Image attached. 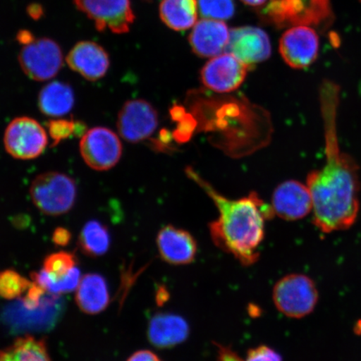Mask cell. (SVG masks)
Returning a JSON list of instances; mask_svg holds the SVG:
<instances>
[{
    "label": "cell",
    "mask_w": 361,
    "mask_h": 361,
    "mask_svg": "<svg viewBox=\"0 0 361 361\" xmlns=\"http://www.w3.org/2000/svg\"><path fill=\"white\" fill-rule=\"evenodd\" d=\"M341 88L326 80L319 88L326 142V164L307 177L312 197L314 224L323 233L348 229L359 214V166L338 144L337 113Z\"/></svg>",
    "instance_id": "cell-1"
},
{
    "label": "cell",
    "mask_w": 361,
    "mask_h": 361,
    "mask_svg": "<svg viewBox=\"0 0 361 361\" xmlns=\"http://www.w3.org/2000/svg\"><path fill=\"white\" fill-rule=\"evenodd\" d=\"M186 173L211 197L219 210V218L209 224L214 245L243 265L256 263L264 238L265 221L274 215L273 207L266 204L255 192L240 200H229L192 169L188 168Z\"/></svg>",
    "instance_id": "cell-2"
},
{
    "label": "cell",
    "mask_w": 361,
    "mask_h": 361,
    "mask_svg": "<svg viewBox=\"0 0 361 361\" xmlns=\"http://www.w3.org/2000/svg\"><path fill=\"white\" fill-rule=\"evenodd\" d=\"M264 17L278 28L312 27L331 24L333 12L331 0H269Z\"/></svg>",
    "instance_id": "cell-3"
},
{
    "label": "cell",
    "mask_w": 361,
    "mask_h": 361,
    "mask_svg": "<svg viewBox=\"0 0 361 361\" xmlns=\"http://www.w3.org/2000/svg\"><path fill=\"white\" fill-rule=\"evenodd\" d=\"M30 193L34 204L42 214L61 216L74 207L78 188L69 176L59 171H47L34 179Z\"/></svg>",
    "instance_id": "cell-4"
},
{
    "label": "cell",
    "mask_w": 361,
    "mask_h": 361,
    "mask_svg": "<svg viewBox=\"0 0 361 361\" xmlns=\"http://www.w3.org/2000/svg\"><path fill=\"white\" fill-rule=\"evenodd\" d=\"M319 292L313 279L302 274L286 275L275 283L273 300L279 312L301 319L313 312Z\"/></svg>",
    "instance_id": "cell-5"
},
{
    "label": "cell",
    "mask_w": 361,
    "mask_h": 361,
    "mask_svg": "<svg viewBox=\"0 0 361 361\" xmlns=\"http://www.w3.org/2000/svg\"><path fill=\"white\" fill-rule=\"evenodd\" d=\"M4 144L8 154L16 159L31 160L42 154L47 147L48 137L37 121L21 116L8 125Z\"/></svg>",
    "instance_id": "cell-6"
},
{
    "label": "cell",
    "mask_w": 361,
    "mask_h": 361,
    "mask_svg": "<svg viewBox=\"0 0 361 361\" xmlns=\"http://www.w3.org/2000/svg\"><path fill=\"white\" fill-rule=\"evenodd\" d=\"M80 152L89 168L99 171H108L118 164L123 155V144L113 130L97 126L82 135Z\"/></svg>",
    "instance_id": "cell-7"
},
{
    "label": "cell",
    "mask_w": 361,
    "mask_h": 361,
    "mask_svg": "<svg viewBox=\"0 0 361 361\" xmlns=\"http://www.w3.org/2000/svg\"><path fill=\"white\" fill-rule=\"evenodd\" d=\"M76 8L94 23L98 31L128 33L135 15L130 0H74Z\"/></svg>",
    "instance_id": "cell-8"
},
{
    "label": "cell",
    "mask_w": 361,
    "mask_h": 361,
    "mask_svg": "<svg viewBox=\"0 0 361 361\" xmlns=\"http://www.w3.org/2000/svg\"><path fill=\"white\" fill-rule=\"evenodd\" d=\"M23 71L31 80L44 81L55 78L63 66L60 45L49 38L35 39L25 45L19 55Z\"/></svg>",
    "instance_id": "cell-9"
},
{
    "label": "cell",
    "mask_w": 361,
    "mask_h": 361,
    "mask_svg": "<svg viewBox=\"0 0 361 361\" xmlns=\"http://www.w3.org/2000/svg\"><path fill=\"white\" fill-rule=\"evenodd\" d=\"M158 113L142 99L126 102L117 117V130L126 142L137 143L150 137L158 126Z\"/></svg>",
    "instance_id": "cell-10"
},
{
    "label": "cell",
    "mask_w": 361,
    "mask_h": 361,
    "mask_svg": "<svg viewBox=\"0 0 361 361\" xmlns=\"http://www.w3.org/2000/svg\"><path fill=\"white\" fill-rule=\"evenodd\" d=\"M250 69L232 54L225 52L206 63L201 71V80L214 92L229 93L241 87Z\"/></svg>",
    "instance_id": "cell-11"
},
{
    "label": "cell",
    "mask_w": 361,
    "mask_h": 361,
    "mask_svg": "<svg viewBox=\"0 0 361 361\" xmlns=\"http://www.w3.org/2000/svg\"><path fill=\"white\" fill-rule=\"evenodd\" d=\"M319 39L310 26L290 27L279 42V52L284 62L293 69H305L316 61Z\"/></svg>",
    "instance_id": "cell-12"
},
{
    "label": "cell",
    "mask_w": 361,
    "mask_h": 361,
    "mask_svg": "<svg viewBox=\"0 0 361 361\" xmlns=\"http://www.w3.org/2000/svg\"><path fill=\"white\" fill-rule=\"evenodd\" d=\"M226 52L251 68L271 56L269 35L258 27L243 26L230 30Z\"/></svg>",
    "instance_id": "cell-13"
},
{
    "label": "cell",
    "mask_w": 361,
    "mask_h": 361,
    "mask_svg": "<svg viewBox=\"0 0 361 361\" xmlns=\"http://www.w3.org/2000/svg\"><path fill=\"white\" fill-rule=\"evenodd\" d=\"M61 301L58 295H49L47 293L42 303L37 308L27 309L20 303L11 306L4 315L8 323L17 331H42L51 328L56 323L62 309Z\"/></svg>",
    "instance_id": "cell-14"
},
{
    "label": "cell",
    "mask_w": 361,
    "mask_h": 361,
    "mask_svg": "<svg viewBox=\"0 0 361 361\" xmlns=\"http://www.w3.org/2000/svg\"><path fill=\"white\" fill-rule=\"evenodd\" d=\"M274 214L283 220L304 219L313 210V201L307 185L298 180H286L275 189L272 198Z\"/></svg>",
    "instance_id": "cell-15"
},
{
    "label": "cell",
    "mask_w": 361,
    "mask_h": 361,
    "mask_svg": "<svg viewBox=\"0 0 361 361\" xmlns=\"http://www.w3.org/2000/svg\"><path fill=\"white\" fill-rule=\"evenodd\" d=\"M68 66L85 80L97 81L104 78L110 67L106 49L96 42H78L66 57Z\"/></svg>",
    "instance_id": "cell-16"
},
{
    "label": "cell",
    "mask_w": 361,
    "mask_h": 361,
    "mask_svg": "<svg viewBox=\"0 0 361 361\" xmlns=\"http://www.w3.org/2000/svg\"><path fill=\"white\" fill-rule=\"evenodd\" d=\"M158 252L162 260L173 265L192 263L197 252L195 238L186 230L168 225L157 237Z\"/></svg>",
    "instance_id": "cell-17"
},
{
    "label": "cell",
    "mask_w": 361,
    "mask_h": 361,
    "mask_svg": "<svg viewBox=\"0 0 361 361\" xmlns=\"http://www.w3.org/2000/svg\"><path fill=\"white\" fill-rule=\"evenodd\" d=\"M230 30L221 20L203 19L196 23L190 35L189 44L197 56L213 58L226 51Z\"/></svg>",
    "instance_id": "cell-18"
},
{
    "label": "cell",
    "mask_w": 361,
    "mask_h": 361,
    "mask_svg": "<svg viewBox=\"0 0 361 361\" xmlns=\"http://www.w3.org/2000/svg\"><path fill=\"white\" fill-rule=\"evenodd\" d=\"M190 333L187 320L171 313L157 314L148 324L147 337L158 349H169L186 341Z\"/></svg>",
    "instance_id": "cell-19"
},
{
    "label": "cell",
    "mask_w": 361,
    "mask_h": 361,
    "mask_svg": "<svg viewBox=\"0 0 361 361\" xmlns=\"http://www.w3.org/2000/svg\"><path fill=\"white\" fill-rule=\"evenodd\" d=\"M75 301L85 314L102 313L110 303L109 288L106 279L97 274L85 275L76 288Z\"/></svg>",
    "instance_id": "cell-20"
},
{
    "label": "cell",
    "mask_w": 361,
    "mask_h": 361,
    "mask_svg": "<svg viewBox=\"0 0 361 361\" xmlns=\"http://www.w3.org/2000/svg\"><path fill=\"white\" fill-rule=\"evenodd\" d=\"M75 104V94L70 85L53 81L40 90L38 98L39 111L44 116L60 117L69 113Z\"/></svg>",
    "instance_id": "cell-21"
},
{
    "label": "cell",
    "mask_w": 361,
    "mask_h": 361,
    "mask_svg": "<svg viewBox=\"0 0 361 361\" xmlns=\"http://www.w3.org/2000/svg\"><path fill=\"white\" fill-rule=\"evenodd\" d=\"M198 16L197 0H162L160 17L171 30L180 31L196 25Z\"/></svg>",
    "instance_id": "cell-22"
},
{
    "label": "cell",
    "mask_w": 361,
    "mask_h": 361,
    "mask_svg": "<svg viewBox=\"0 0 361 361\" xmlns=\"http://www.w3.org/2000/svg\"><path fill=\"white\" fill-rule=\"evenodd\" d=\"M0 361H51L43 341L32 336L18 338L0 351Z\"/></svg>",
    "instance_id": "cell-23"
},
{
    "label": "cell",
    "mask_w": 361,
    "mask_h": 361,
    "mask_svg": "<svg viewBox=\"0 0 361 361\" xmlns=\"http://www.w3.org/2000/svg\"><path fill=\"white\" fill-rule=\"evenodd\" d=\"M111 241L110 233L106 226L99 221L92 220L81 230L78 245L85 255L100 257L109 250Z\"/></svg>",
    "instance_id": "cell-24"
},
{
    "label": "cell",
    "mask_w": 361,
    "mask_h": 361,
    "mask_svg": "<svg viewBox=\"0 0 361 361\" xmlns=\"http://www.w3.org/2000/svg\"><path fill=\"white\" fill-rule=\"evenodd\" d=\"M32 281L52 295L71 293L78 288L80 282V271L78 267L72 269L65 277L55 279L49 276L44 269L31 275Z\"/></svg>",
    "instance_id": "cell-25"
},
{
    "label": "cell",
    "mask_w": 361,
    "mask_h": 361,
    "mask_svg": "<svg viewBox=\"0 0 361 361\" xmlns=\"http://www.w3.org/2000/svg\"><path fill=\"white\" fill-rule=\"evenodd\" d=\"M28 281L15 270L6 269L0 272V296L8 300L20 299L32 286Z\"/></svg>",
    "instance_id": "cell-26"
},
{
    "label": "cell",
    "mask_w": 361,
    "mask_h": 361,
    "mask_svg": "<svg viewBox=\"0 0 361 361\" xmlns=\"http://www.w3.org/2000/svg\"><path fill=\"white\" fill-rule=\"evenodd\" d=\"M78 259L72 252L61 251L49 255L44 261L43 269L49 277L55 279L65 277L76 267Z\"/></svg>",
    "instance_id": "cell-27"
},
{
    "label": "cell",
    "mask_w": 361,
    "mask_h": 361,
    "mask_svg": "<svg viewBox=\"0 0 361 361\" xmlns=\"http://www.w3.org/2000/svg\"><path fill=\"white\" fill-rule=\"evenodd\" d=\"M197 4L204 19L227 20L235 12L233 0H197Z\"/></svg>",
    "instance_id": "cell-28"
},
{
    "label": "cell",
    "mask_w": 361,
    "mask_h": 361,
    "mask_svg": "<svg viewBox=\"0 0 361 361\" xmlns=\"http://www.w3.org/2000/svg\"><path fill=\"white\" fill-rule=\"evenodd\" d=\"M75 123L73 121L52 120L48 123L49 135L55 142V144L70 137L75 134Z\"/></svg>",
    "instance_id": "cell-29"
},
{
    "label": "cell",
    "mask_w": 361,
    "mask_h": 361,
    "mask_svg": "<svg viewBox=\"0 0 361 361\" xmlns=\"http://www.w3.org/2000/svg\"><path fill=\"white\" fill-rule=\"evenodd\" d=\"M245 361H282V357L270 347L259 345L247 351Z\"/></svg>",
    "instance_id": "cell-30"
},
{
    "label": "cell",
    "mask_w": 361,
    "mask_h": 361,
    "mask_svg": "<svg viewBox=\"0 0 361 361\" xmlns=\"http://www.w3.org/2000/svg\"><path fill=\"white\" fill-rule=\"evenodd\" d=\"M71 240V233L65 228H57L53 233V242L58 246L65 247Z\"/></svg>",
    "instance_id": "cell-31"
},
{
    "label": "cell",
    "mask_w": 361,
    "mask_h": 361,
    "mask_svg": "<svg viewBox=\"0 0 361 361\" xmlns=\"http://www.w3.org/2000/svg\"><path fill=\"white\" fill-rule=\"evenodd\" d=\"M128 361H162L151 350H138L130 355Z\"/></svg>",
    "instance_id": "cell-32"
},
{
    "label": "cell",
    "mask_w": 361,
    "mask_h": 361,
    "mask_svg": "<svg viewBox=\"0 0 361 361\" xmlns=\"http://www.w3.org/2000/svg\"><path fill=\"white\" fill-rule=\"evenodd\" d=\"M35 39V36L32 33L30 32L29 30H20L17 35L18 42L24 45L32 43Z\"/></svg>",
    "instance_id": "cell-33"
},
{
    "label": "cell",
    "mask_w": 361,
    "mask_h": 361,
    "mask_svg": "<svg viewBox=\"0 0 361 361\" xmlns=\"http://www.w3.org/2000/svg\"><path fill=\"white\" fill-rule=\"evenodd\" d=\"M27 12L34 20H39L43 16V8L38 4H32L27 8Z\"/></svg>",
    "instance_id": "cell-34"
},
{
    "label": "cell",
    "mask_w": 361,
    "mask_h": 361,
    "mask_svg": "<svg viewBox=\"0 0 361 361\" xmlns=\"http://www.w3.org/2000/svg\"><path fill=\"white\" fill-rule=\"evenodd\" d=\"M242 2L252 7H259L264 6L267 0H241Z\"/></svg>",
    "instance_id": "cell-35"
}]
</instances>
